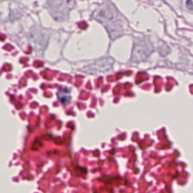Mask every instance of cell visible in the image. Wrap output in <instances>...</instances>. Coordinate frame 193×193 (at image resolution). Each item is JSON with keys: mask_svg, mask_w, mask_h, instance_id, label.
I'll return each instance as SVG.
<instances>
[{"mask_svg": "<svg viewBox=\"0 0 193 193\" xmlns=\"http://www.w3.org/2000/svg\"><path fill=\"white\" fill-rule=\"evenodd\" d=\"M186 6L190 10H193V3L192 0H187L186 2Z\"/></svg>", "mask_w": 193, "mask_h": 193, "instance_id": "obj_4", "label": "cell"}, {"mask_svg": "<svg viewBox=\"0 0 193 193\" xmlns=\"http://www.w3.org/2000/svg\"><path fill=\"white\" fill-rule=\"evenodd\" d=\"M1 1V0H0V1Z\"/></svg>", "mask_w": 193, "mask_h": 193, "instance_id": "obj_5", "label": "cell"}, {"mask_svg": "<svg viewBox=\"0 0 193 193\" xmlns=\"http://www.w3.org/2000/svg\"><path fill=\"white\" fill-rule=\"evenodd\" d=\"M50 12L53 18L59 22L65 21L73 8L71 0H47Z\"/></svg>", "mask_w": 193, "mask_h": 193, "instance_id": "obj_1", "label": "cell"}, {"mask_svg": "<svg viewBox=\"0 0 193 193\" xmlns=\"http://www.w3.org/2000/svg\"><path fill=\"white\" fill-rule=\"evenodd\" d=\"M94 17L106 26L118 21V11L113 4L106 2L99 6L94 14Z\"/></svg>", "mask_w": 193, "mask_h": 193, "instance_id": "obj_2", "label": "cell"}, {"mask_svg": "<svg viewBox=\"0 0 193 193\" xmlns=\"http://www.w3.org/2000/svg\"><path fill=\"white\" fill-rule=\"evenodd\" d=\"M106 27L111 38L113 39L120 36L123 32V28L121 25L120 22L118 21L108 24L106 26Z\"/></svg>", "mask_w": 193, "mask_h": 193, "instance_id": "obj_3", "label": "cell"}]
</instances>
